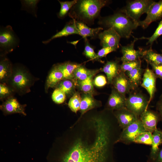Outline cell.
I'll use <instances>...</instances> for the list:
<instances>
[{
	"label": "cell",
	"mask_w": 162,
	"mask_h": 162,
	"mask_svg": "<svg viewBox=\"0 0 162 162\" xmlns=\"http://www.w3.org/2000/svg\"><path fill=\"white\" fill-rule=\"evenodd\" d=\"M108 2L105 0H77L70 10L69 15L76 21L92 24L99 16L101 9Z\"/></svg>",
	"instance_id": "1"
},
{
	"label": "cell",
	"mask_w": 162,
	"mask_h": 162,
	"mask_svg": "<svg viewBox=\"0 0 162 162\" xmlns=\"http://www.w3.org/2000/svg\"><path fill=\"white\" fill-rule=\"evenodd\" d=\"M98 23L107 29L113 28L121 38H130L133 30L139 26L122 10L110 16L99 17Z\"/></svg>",
	"instance_id": "2"
},
{
	"label": "cell",
	"mask_w": 162,
	"mask_h": 162,
	"mask_svg": "<svg viewBox=\"0 0 162 162\" xmlns=\"http://www.w3.org/2000/svg\"><path fill=\"white\" fill-rule=\"evenodd\" d=\"M34 82L30 73L22 67L13 68L12 75L7 84L15 92L22 95L29 92Z\"/></svg>",
	"instance_id": "3"
},
{
	"label": "cell",
	"mask_w": 162,
	"mask_h": 162,
	"mask_svg": "<svg viewBox=\"0 0 162 162\" xmlns=\"http://www.w3.org/2000/svg\"><path fill=\"white\" fill-rule=\"evenodd\" d=\"M154 2L151 0H135L128 2L122 10L135 22L138 23L141 16L147 14Z\"/></svg>",
	"instance_id": "4"
},
{
	"label": "cell",
	"mask_w": 162,
	"mask_h": 162,
	"mask_svg": "<svg viewBox=\"0 0 162 162\" xmlns=\"http://www.w3.org/2000/svg\"><path fill=\"white\" fill-rule=\"evenodd\" d=\"M147 98L140 92L130 93L126 102V108L138 116L147 109L148 106Z\"/></svg>",
	"instance_id": "5"
},
{
	"label": "cell",
	"mask_w": 162,
	"mask_h": 162,
	"mask_svg": "<svg viewBox=\"0 0 162 162\" xmlns=\"http://www.w3.org/2000/svg\"><path fill=\"white\" fill-rule=\"evenodd\" d=\"M146 131L139 118L122 130L116 143L122 142L127 144L134 142L135 139L139 134Z\"/></svg>",
	"instance_id": "6"
},
{
	"label": "cell",
	"mask_w": 162,
	"mask_h": 162,
	"mask_svg": "<svg viewBox=\"0 0 162 162\" xmlns=\"http://www.w3.org/2000/svg\"><path fill=\"white\" fill-rule=\"evenodd\" d=\"M17 43V39L10 26L1 29L0 46L2 56L12 51Z\"/></svg>",
	"instance_id": "7"
},
{
	"label": "cell",
	"mask_w": 162,
	"mask_h": 162,
	"mask_svg": "<svg viewBox=\"0 0 162 162\" xmlns=\"http://www.w3.org/2000/svg\"><path fill=\"white\" fill-rule=\"evenodd\" d=\"M98 37L103 47H110L118 48L121 37L112 28L100 32Z\"/></svg>",
	"instance_id": "8"
},
{
	"label": "cell",
	"mask_w": 162,
	"mask_h": 162,
	"mask_svg": "<svg viewBox=\"0 0 162 162\" xmlns=\"http://www.w3.org/2000/svg\"><path fill=\"white\" fill-rule=\"evenodd\" d=\"M146 14L145 19L138 22L139 26L144 29L146 28L152 22L162 18V0L158 2L154 1Z\"/></svg>",
	"instance_id": "9"
},
{
	"label": "cell",
	"mask_w": 162,
	"mask_h": 162,
	"mask_svg": "<svg viewBox=\"0 0 162 162\" xmlns=\"http://www.w3.org/2000/svg\"><path fill=\"white\" fill-rule=\"evenodd\" d=\"M157 78L152 70L147 68L145 70L141 86L146 90L149 95L148 104L154 98L156 91Z\"/></svg>",
	"instance_id": "10"
},
{
	"label": "cell",
	"mask_w": 162,
	"mask_h": 162,
	"mask_svg": "<svg viewBox=\"0 0 162 162\" xmlns=\"http://www.w3.org/2000/svg\"><path fill=\"white\" fill-rule=\"evenodd\" d=\"M113 113L119 127L122 130L140 118L126 107L114 111Z\"/></svg>",
	"instance_id": "11"
},
{
	"label": "cell",
	"mask_w": 162,
	"mask_h": 162,
	"mask_svg": "<svg viewBox=\"0 0 162 162\" xmlns=\"http://www.w3.org/2000/svg\"><path fill=\"white\" fill-rule=\"evenodd\" d=\"M160 117L158 113L147 109L141 114L140 119L145 130L153 133L157 129Z\"/></svg>",
	"instance_id": "12"
},
{
	"label": "cell",
	"mask_w": 162,
	"mask_h": 162,
	"mask_svg": "<svg viewBox=\"0 0 162 162\" xmlns=\"http://www.w3.org/2000/svg\"><path fill=\"white\" fill-rule=\"evenodd\" d=\"M112 84L117 91L124 95L129 93L130 90H134L125 73L121 71L114 78Z\"/></svg>",
	"instance_id": "13"
},
{
	"label": "cell",
	"mask_w": 162,
	"mask_h": 162,
	"mask_svg": "<svg viewBox=\"0 0 162 162\" xmlns=\"http://www.w3.org/2000/svg\"><path fill=\"white\" fill-rule=\"evenodd\" d=\"M140 38H134V39L130 44L122 46V55L121 60L122 63L137 61L142 58L144 50H136L134 48L135 42Z\"/></svg>",
	"instance_id": "14"
},
{
	"label": "cell",
	"mask_w": 162,
	"mask_h": 162,
	"mask_svg": "<svg viewBox=\"0 0 162 162\" xmlns=\"http://www.w3.org/2000/svg\"><path fill=\"white\" fill-rule=\"evenodd\" d=\"M126 98L113 87L109 97L105 108L113 111L126 107Z\"/></svg>",
	"instance_id": "15"
},
{
	"label": "cell",
	"mask_w": 162,
	"mask_h": 162,
	"mask_svg": "<svg viewBox=\"0 0 162 162\" xmlns=\"http://www.w3.org/2000/svg\"><path fill=\"white\" fill-rule=\"evenodd\" d=\"M92 93H82L80 111L81 117L87 112L102 106L101 102L95 99Z\"/></svg>",
	"instance_id": "16"
},
{
	"label": "cell",
	"mask_w": 162,
	"mask_h": 162,
	"mask_svg": "<svg viewBox=\"0 0 162 162\" xmlns=\"http://www.w3.org/2000/svg\"><path fill=\"white\" fill-rule=\"evenodd\" d=\"M26 106V104H20L15 98L12 96L5 100L0 105V108L6 114L19 113L26 116L25 111Z\"/></svg>",
	"instance_id": "17"
},
{
	"label": "cell",
	"mask_w": 162,
	"mask_h": 162,
	"mask_svg": "<svg viewBox=\"0 0 162 162\" xmlns=\"http://www.w3.org/2000/svg\"><path fill=\"white\" fill-rule=\"evenodd\" d=\"M63 80V75L56 64L53 66L47 77L45 85V90L47 93L50 88H55L58 84Z\"/></svg>",
	"instance_id": "18"
},
{
	"label": "cell",
	"mask_w": 162,
	"mask_h": 162,
	"mask_svg": "<svg viewBox=\"0 0 162 162\" xmlns=\"http://www.w3.org/2000/svg\"><path fill=\"white\" fill-rule=\"evenodd\" d=\"M120 65L117 61H108L100 69V71L106 74L108 83L112 84L114 78L120 72Z\"/></svg>",
	"instance_id": "19"
},
{
	"label": "cell",
	"mask_w": 162,
	"mask_h": 162,
	"mask_svg": "<svg viewBox=\"0 0 162 162\" xmlns=\"http://www.w3.org/2000/svg\"><path fill=\"white\" fill-rule=\"evenodd\" d=\"M13 67L11 62L6 58L1 59L0 62V83H7L10 77Z\"/></svg>",
	"instance_id": "20"
},
{
	"label": "cell",
	"mask_w": 162,
	"mask_h": 162,
	"mask_svg": "<svg viewBox=\"0 0 162 162\" xmlns=\"http://www.w3.org/2000/svg\"><path fill=\"white\" fill-rule=\"evenodd\" d=\"M74 20L80 35L84 38L88 37L92 38H94L98 36L100 31L103 29V28L101 27L91 28L83 22Z\"/></svg>",
	"instance_id": "21"
},
{
	"label": "cell",
	"mask_w": 162,
	"mask_h": 162,
	"mask_svg": "<svg viewBox=\"0 0 162 162\" xmlns=\"http://www.w3.org/2000/svg\"><path fill=\"white\" fill-rule=\"evenodd\" d=\"M73 34H77L80 35L79 31L76 26L74 19H73L72 21L71 22L67 23L61 31L52 36L49 39L43 41V43L44 44H47L53 39L63 36H67Z\"/></svg>",
	"instance_id": "22"
},
{
	"label": "cell",
	"mask_w": 162,
	"mask_h": 162,
	"mask_svg": "<svg viewBox=\"0 0 162 162\" xmlns=\"http://www.w3.org/2000/svg\"><path fill=\"white\" fill-rule=\"evenodd\" d=\"M80 65V64L69 62L56 64L58 69L63 74V80L68 79L73 80H74V71Z\"/></svg>",
	"instance_id": "23"
},
{
	"label": "cell",
	"mask_w": 162,
	"mask_h": 162,
	"mask_svg": "<svg viewBox=\"0 0 162 162\" xmlns=\"http://www.w3.org/2000/svg\"><path fill=\"white\" fill-rule=\"evenodd\" d=\"M152 136L153 142L150 157L154 162L160 151L159 146L162 143V132L157 128L153 133Z\"/></svg>",
	"instance_id": "24"
},
{
	"label": "cell",
	"mask_w": 162,
	"mask_h": 162,
	"mask_svg": "<svg viewBox=\"0 0 162 162\" xmlns=\"http://www.w3.org/2000/svg\"><path fill=\"white\" fill-rule=\"evenodd\" d=\"M100 72V69H90L86 68L82 64H80L74 71V80L76 83L77 81L84 80L93 74H96Z\"/></svg>",
	"instance_id": "25"
},
{
	"label": "cell",
	"mask_w": 162,
	"mask_h": 162,
	"mask_svg": "<svg viewBox=\"0 0 162 162\" xmlns=\"http://www.w3.org/2000/svg\"><path fill=\"white\" fill-rule=\"evenodd\" d=\"M76 86V82L73 80L64 79L56 86L57 88L63 91L66 94V97H71L76 92L75 88Z\"/></svg>",
	"instance_id": "26"
},
{
	"label": "cell",
	"mask_w": 162,
	"mask_h": 162,
	"mask_svg": "<svg viewBox=\"0 0 162 162\" xmlns=\"http://www.w3.org/2000/svg\"><path fill=\"white\" fill-rule=\"evenodd\" d=\"M143 70L141 66H140L130 71L125 73L129 79L134 89L141 84Z\"/></svg>",
	"instance_id": "27"
},
{
	"label": "cell",
	"mask_w": 162,
	"mask_h": 162,
	"mask_svg": "<svg viewBox=\"0 0 162 162\" xmlns=\"http://www.w3.org/2000/svg\"><path fill=\"white\" fill-rule=\"evenodd\" d=\"M95 75H92L84 80L77 81L76 86L82 93L93 94L94 85L93 78Z\"/></svg>",
	"instance_id": "28"
},
{
	"label": "cell",
	"mask_w": 162,
	"mask_h": 162,
	"mask_svg": "<svg viewBox=\"0 0 162 162\" xmlns=\"http://www.w3.org/2000/svg\"><path fill=\"white\" fill-rule=\"evenodd\" d=\"M142 58L148 64L151 63L162 65V54L155 52L151 48L148 50H144Z\"/></svg>",
	"instance_id": "29"
},
{
	"label": "cell",
	"mask_w": 162,
	"mask_h": 162,
	"mask_svg": "<svg viewBox=\"0 0 162 162\" xmlns=\"http://www.w3.org/2000/svg\"><path fill=\"white\" fill-rule=\"evenodd\" d=\"M81 100V94L78 92H76L70 97L68 105L73 112L76 113L80 110Z\"/></svg>",
	"instance_id": "30"
},
{
	"label": "cell",
	"mask_w": 162,
	"mask_h": 162,
	"mask_svg": "<svg viewBox=\"0 0 162 162\" xmlns=\"http://www.w3.org/2000/svg\"><path fill=\"white\" fill-rule=\"evenodd\" d=\"M134 142L152 146L153 142L152 134L147 131L141 133L136 136Z\"/></svg>",
	"instance_id": "31"
},
{
	"label": "cell",
	"mask_w": 162,
	"mask_h": 162,
	"mask_svg": "<svg viewBox=\"0 0 162 162\" xmlns=\"http://www.w3.org/2000/svg\"><path fill=\"white\" fill-rule=\"evenodd\" d=\"M15 93L16 92L13 89L7 84L0 83V99L1 100H5L13 96Z\"/></svg>",
	"instance_id": "32"
},
{
	"label": "cell",
	"mask_w": 162,
	"mask_h": 162,
	"mask_svg": "<svg viewBox=\"0 0 162 162\" xmlns=\"http://www.w3.org/2000/svg\"><path fill=\"white\" fill-rule=\"evenodd\" d=\"M77 1V0L64 2L58 1L61 5L60 9L58 13V17L61 18L64 17L69 10L76 3Z\"/></svg>",
	"instance_id": "33"
},
{
	"label": "cell",
	"mask_w": 162,
	"mask_h": 162,
	"mask_svg": "<svg viewBox=\"0 0 162 162\" xmlns=\"http://www.w3.org/2000/svg\"><path fill=\"white\" fill-rule=\"evenodd\" d=\"M141 61L140 59L135 61L123 62L120 65V70L125 73L141 66Z\"/></svg>",
	"instance_id": "34"
},
{
	"label": "cell",
	"mask_w": 162,
	"mask_h": 162,
	"mask_svg": "<svg viewBox=\"0 0 162 162\" xmlns=\"http://www.w3.org/2000/svg\"><path fill=\"white\" fill-rule=\"evenodd\" d=\"M85 46L83 52V54L91 60H95L97 53L94 52V49L89 44L87 38H84Z\"/></svg>",
	"instance_id": "35"
},
{
	"label": "cell",
	"mask_w": 162,
	"mask_h": 162,
	"mask_svg": "<svg viewBox=\"0 0 162 162\" xmlns=\"http://www.w3.org/2000/svg\"><path fill=\"white\" fill-rule=\"evenodd\" d=\"M66 98L65 94L59 89L56 88L52 94V100L56 104H60L63 103Z\"/></svg>",
	"instance_id": "36"
},
{
	"label": "cell",
	"mask_w": 162,
	"mask_h": 162,
	"mask_svg": "<svg viewBox=\"0 0 162 162\" xmlns=\"http://www.w3.org/2000/svg\"><path fill=\"white\" fill-rule=\"evenodd\" d=\"M162 35V19L159 22L158 27L154 33L150 37L147 38L148 40L146 44H150L152 45L153 42L156 41L157 38Z\"/></svg>",
	"instance_id": "37"
},
{
	"label": "cell",
	"mask_w": 162,
	"mask_h": 162,
	"mask_svg": "<svg viewBox=\"0 0 162 162\" xmlns=\"http://www.w3.org/2000/svg\"><path fill=\"white\" fill-rule=\"evenodd\" d=\"M117 49L116 48L110 47H103L97 53V57L95 60L101 62L100 59L106 56L109 53L116 51Z\"/></svg>",
	"instance_id": "38"
},
{
	"label": "cell",
	"mask_w": 162,
	"mask_h": 162,
	"mask_svg": "<svg viewBox=\"0 0 162 162\" xmlns=\"http://www.w3.org/2000/svg\"><path fill=\"white\" fill-rule=\"evenodd\" d=\"M107 83L106 77L102 75H98L96 76L93 80L94 85L99 88L103 87Z\"/></svg>",
	"instance_id": "39"
},
{
	"label": "cell",
	"mask_w": 162,
	"mask_h": 162,
	"mask_svg": "<svg viewBox=\"0 0 162 162\" xmlns=\"http://www.w3.org/2000/svg\"><path fill=\"white\" fill-rule=\"evenodd\" d=\"M152 68V70L157 78H159L162 80V65L149 63Z\"/></svg>",
	"instance_id": "40"
},
{
	"label": "cell",
	"mask_w": 162,
	"mask_h": 162,
	"mask_svg": "<svg viewBox=\"0 0 162 162\" xmlns=\"http://www.w3.org/2000/svg\"><path fill=\"white\" fill-rule=\"evenodd\" d=\"M156 108L160 117L162 119V95L157 103Z\"/></svg>",
	"instance_id": "41"
},
{
	"label": "cell",
	"mask_w": 162,
	"mask_h": 162,
	"mask_svg": "<svg viewBox=\"0 0 162 162\" xmlns=\"http://www.w3.org/2000/svg\"><path fill=\"white\" fill-rule=\"evenodd\" d=\"M154 162H162V148L159 151L157 157Z\"/></svg>",
	"instance_id": "42"
},
{
	"label": "cell",
	"mask_w": 162,
	"mask_h": 162,
	"mask_svg": "<svg viewBox=\"0 0 162 162\" xmlns=\"http://www.w3.org/2000/svg\"><path fill=\"white\" fill-rule=\"evenodd\" d=\"M161 52H162V50H161Z\"/></svg>",
	"instance_id": "43"
}]
</instances>
